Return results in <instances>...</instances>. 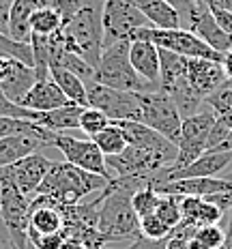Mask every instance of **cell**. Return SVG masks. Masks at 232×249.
<instances>
[{"label":"cell","mask_w":232,"mask_h":249,"mask_svg":"<svg viewBox=\"0 0 232 249\" xmlns=\"http://www.w3.org/2000/svg\"><path fill=\"white\" fill-rule=\"evenodd\" d=\"M189 241H192V238H185V236H178V234H170L168 243H166V249H189Z\"/></svg>","instance_id":"42"},{"label":"cell","mask_w":232,"mask_h":249,"mask_svg":"<svg viewBox=\"0 0 232 249\" xmlns=\"http://www.w3.org/2000/svg\"><path fill=\"white\" fill-rule=\"evenodd\" d=\"M209 9L213 13L215 22L219 24V28L232 39V11H224V9H217V7H209Z\"/></svg>","instance_id":"39"},{"label":"cell","mask_w":232,"mask_h":249,"mask_svg":"<svg viewBox=\"0 0 232 249\" xmlns=\"http://www.w3.org/2000/svg\"><path fill=\"white\" fill-rule=\"evenodd\" d=\"M86 103L89 107H97L110 121H138L142 118L140 92L118 90V88L90 82L86 86Z\"/></svg>","instance_id":"8"},{"label":"cell","mask_w":232,"mask_h":249,"mask_svg":"<svg viewBox=\"0 0 232 249\" xmlns=\"http://www.w3.org/2000/svg\"><path fill=\"white\" fill-rule=\"evenodd\" d=\"M232 189V180L221 178V176H204V178H180L170 180V183L155 185V191L159 196H177V198H209L215 194H224Z\"/></svg>","instance_id":"16"},{"label":"cell","mask_w":232,"mask_h":249,"mask_svg":"<svg viewBox=\"0 0 232 249\" xmlns=\"http://www.w3.org/2000/svg\"><path fill=\"white\" fill-rule=\"evenodd\" d=\"M217 249H226V247H217Z\"/></svg>","instance_id":"51"},{"label":"cell","mask_w":232,"mask_h":249,"mask_svg":"<svg viewBox=\"0 0 232 249\" xmlns=\"http://www.w3.org/2000/svg\"><path fill=\"white\" fill-rule=\"evenodd\" d=\"M103 0H82L69 22L56 33L65 52L82 56L90 67L99 65L103 52Z\"/></svg>","instance_id":"2"},{"label":"cell","mask_w":232,"mask_h":249,"mask_svg":"<svg viewBox=\"0 0 232 249\" xmlns=\"http://www.w3.org/2000/svg\"><path fill=\"white\" fill-rule=\"evenodd\" d=\"M180 28L194 33L196 37L202 39L213 50H217L219 54H226L232 50V39L219 28L204 0H194L187 11L180 13Z\"/></svg>","instance_id":"12"},{"label":"cell","mask_w":232,"mask_h":249,"mask_svg":"<svg viewBox=\"0 0 232 249\" xmlns=\"http://www.w3.org/2000/svg\"><path fill=\"white\" fill-rule=\"evenodd\" d=\"M106 163L110 168V172L116 176H125V178H138L142 183H151V178L157 172H161L163 168H168V161L161 159L159 155L144 150L138 146L127 144V148L118 155L106 157Z\"/></svg>","instance_id":"10"},{"label":"cell","mask_w":232,"mask_h":249,"mask_svg":"<svg viewBox=\"0 0 232 249\" xmlns=\"http://www.w3.org/2000/svg\"><path fill=\"white\" fill-rule=\"evenodd\" d=\"M155 215L163 221L168 228H177L180 221H183V213H180V198L177 196H161L157 204V211Z\"/></svg>","instance_id":"33"},{"label":"cell","mask_w":232,"mask_h":249,"mask_svg":"<svg viewBox=\"0 0 232 249\" xmlns=\"http://www.w3.org/2000/svg\"><path fill=\"white\" fill-rule=\"evenodd\" d=\"M159 198L161 196L155 191L153 185H144L140 189L133 194L131 198V204H133V211H136V215L140 217H146V215H153L155 211H157V204H159Z\"/></svg>","instance_id":"32"},{"label":"cell","mask_w":232,"mask_h":249,"mask_svg":"<svg viewBox=\"0 0 232 249\" xmlns=\"http://www.w3.org/2000/svg\"><path fill=\"white\" fill-rule=\"evenodd\" d=\"M39 7H50V9H56L58 13H63V7H65V0H37Z\"/></svg>","instance_id":"44"},{"label":"cell","mask_w":232,"mask_h":249,"mask_svg":"<svg viewBox=\"0 0 232 249\" xmlns=\"http://www.w3.org/2000/svg\"><path fill=\"white\" fill-rule=\"evenodd\" d=\"M110 180L89 170H82L69 161H52L45 178L41 180L35 196H48L58 204H80L89 194L103 191Z\"/></svg>","instance_id":"3"},{"label":"cell","mask_w":232,"mask_h":249,"mask_svg":"<svg viewBox=\"0 0 232 249\" xmlns=\"http://www.w3.org/2000/svg\"><path fill=\"white\" fill-rule=\"evenodd\" d=\"M118 127L123 129L127 138V144L144 150H151V153L159 155L161 159H166L168 165H172L177 161V155H178V146L172 144L168 138H163L159 131L151 129L148 124L138 123V121H114Z\"/></svg>","instance_id":"15"},{"label":"cell","mask_w":232,"mask_h":249,"mask_svg":"<svg viewBox=\"0 0 232 249\" xmlns=\"http://www.w3.org/2000/svg\"><path fill=\"white\" fill-rule=\"evenodd\" d=\"M39 9L37 0H13L9 11V37L30 41V18Z\"/></svg>","instance_id":"26"},{"label":"cell","mask_w":232,"mask_h":249,"mask_svg":"<svg viewBox=\"0 0 232 249\" xmlns=\"http://www.w3.org/2000/svg\"><path fill=\"white\" fill-rule=\"evenodd\" d=\"M63 28V15L56 9L50 7H39L30 18V35H43V37H52Z\"/></svg>","instance_id":"29"},{"label":"cell","mask_w":232,"mask_h":249,"mask_svg":"<svg viewBox=\"0 0 232 249\" xmlns=\"http://www.w3.org/2000/svg\"><path fill=\"white\" fill-rule=\"evenodd\" d=\"M146 183L138 178H125L114 176L101 191V206H99V232L106 243L116 241H136L142 236L140 232V217L136 215L131 198L140 187Z\"/></svg>","instance_id":"1"},{"label":"cell","mask_w":232,"mask_h":249,"mask_svg":"<svg viewBox=\"0 0 232 249\" xmlns=\"http://www.w3.org/2000/svg\"><path fill=\"white\" fill-rule=\"evenodd\" d=\"M0 56L19 60L24 65L33 67V48H30V41H18V39L9 37V35H0Z\"/></svg>","instance_id":"31"},{"label":"cell","mask_w":232,"mask_h":249,"mask_svg":"<svg viewBox=\"0 0 232 249\" xmlns=\"http://www.w3.org/2000/svg\"><path fill=\"white\" fill-rule=\"evenodd\" d=\"M140 232H142V236H146V238L161 241V238H168L170 234H172V228H168L153 213V215H146V217H142L140 219Z\"/></svg>","instance_id":"37"},{"label":"cell","mask_w":232,"mask_h":249,"mask_svg":"<svg viewBox=\"0 0 232 249\" xmlns=\"http://www.w3.org/2000/svg\"><path fill=\"white\" fill-rule=\"evenodd\" d=\"M110 123H112L110 118H107L101 110H97V107H84L82 114H80V129L89 138H92V136H97L99 131H103Z\"/></svg>","instance_id":"34"},{"label":"cell","mask_w":232,"mask_h":249,"mask_svg":"<svg viewBox=\"0 0 232 249\" xmlns=\"http://www.w3.org/2000/svg\"><path fill=\"white\" fill-rule=\"evenodd\" d=\"M69 103L71 101L67 99V95L58 88V84L52 77H48V80L35 82V86L28 90V95L24 97L19 106L37 110V112H50V110H56V107L69 106Z\"/></svg>","instance_id":"18"},{"label":"cell","mask_w":232,"mask_h":249,"mask_svg":"<svg viewBox=\"0 0 232 249\" xmlns=\"http://www.w3.org/2000/svg\"><path fill=\"white\" fill-rule=\"evenodd\" d=\"M50 168H52V161L48 157H43L41 153H33V155H26L24 159H19V161H15L11 165H4V168H0V170H2V174L7 176L24 196L35 198L41 180L45 178Z\"/></svg>","instance_id":"14"},{"label":"cell","mask_w":232,"mask_h":249,"mask_svg":"<svg viewBox=\"0 0 232 249\" xmlns=\"http://www.w3.org/2000/svg\"><path fill=\"white\" fill-rule=\"evenodd\" d=\"M103 48L116 41H131L133 30L151 26L131 0H103Z\"/></svg>","instance_id":"9"},{"label":"cell","mask_w":232,"mask_h":249,"mask_svg":"<svg viewBox=\"0 0 232 249\" xmlns=\"http://www.w3.org/2000/svg\"><path fill=\"white\" fill-rule=\"evenodd\" d=\"M13 0H0V35H9V11Z\"/></svg>","instance_id":"41"},{"label":"cell","mask_w":232,"mask_h":249,"mask_svg":"<svg viewBox=\"0 0 232 249\" xmlns=\"http://www.w3.org/2000/svg\"><path fill=\"white\" fill-rule=\"evenodd\" d=\"M129 60L136 73L146 82L159 86V48L151 41H131L129 43Z\"/></svg>","instance_id":"19"},{"label":"cell","mask_w":232,"mask_h":249,"mask_svg":"<svg viewBox=\"0 0 232 249\" xmlns=\"http://www.w3.org/2000/svg\"><path fill=\"white\" fill-rule=\"evenodd\" d=\"M129 43L131 41H116V43L103 48L99 65L95 67V82L118 88V90H129V92L157 90L159 86H155L144 80V77H140L136 73V69L131 67Z\"/></svg>","instance_id":"4"},{"label":"cell","mask_w":232,"mask_h":249,"mask_svg":"<svg viewBox=\"0 0 232 249\" xmlns=\"http://www.w3.org/2000/svg\"><path fill=\"white\" fill-rule=\"evenodd\" d=\"M155 28H180L178 11L166 0H131Z\"/></svg>","instance_id":"22"},{"label":"cell","mask_w":232,"mask_h":249,"mask_svg":"<svg viewBox=\"0 0 232 249\" xmlns=\"http://www.w3.org/2000/svg\"><path fill=\"white\" fill-rule=\"evenodd\" d=\"M90 140L97 144V146H99V150H101L103 155H106V157L118 155V153H123V150L127 148V138H125V133H123V129L118 127L114 121L107 124L103 131L97 133V136H92Z\"/></svg>","instance_id":"28"},{"label":"cell","mask_w":232,"mask_h":249,"mask_svg":"<svg viewBox=\"0 0 232 249\" xmlns=\"http://www.w3.org/2000/svg\"><path fill=\"white\" fill-rule=\"evenodd\" d=\"M50 77L58 84V88L65 92L71 103L89 107V103H86V82L82 77H77L75 73H71V71H67L65 67L58 65L50 67Z\"/></svg>","instance_id":"27"},{"label":"cell","mask_w":232,"mask_h":249,"mask_svg":"<svg viewBox=\"0 0 232 249\" xmlns=\"http://www.w3.org/2000/svg\"><path fill=\"white\" fill-rule=\"evenodd\" d=\"M28 238L35 249H60L67 241L63 232H56V234H28Z\"/></svg>","instance_id":"38"},{"label":"cell","mask_w":232,"mask_h":249,"mask_svg":"<svg viewBox=\"0 0 232 249\" xmlns=\"http://www.w3.org/2000/svg\"><path fill=\"white\" fill-rule=\"evenodd\" d=\"M187 82L202 99L213 95L217 88L228 82L224 73V67L217 60L209 58H189L187 60Z\"/></svg>","instance_id":"17"},{"label":"cell","mask_w":232,"mask_h":249,"mask_svg":"<svg viewBox=\"0 0 232 249\" xmlns=\"http://www.w3.org/2000/svg\"><path fill=\"white\" fill-rule=\"evenodd\" d=\"M232 163V150H206L194 163L185 165L174 172H157L151 178L148 185H161L170 180H180V178H204V176H217Z\"/></svg>","instance_id":"13"},{"label":"cell","mask_w":232,"mask_h":249,"mask_svg":"<svg viewBox=\"0 0 232 249\" xmlns=\"http://www.w3.org/2000/svg\"><path fill=\"white\" fill-rule=\"evenodd\" d=\"M0 249H13V245L7 243V241H0Z\"/></svg>","instance_id":"49"},{"label":"cell","mask_w":232,"mask_h":249,"mask_svg":"<svg viewBox=\"0 0 232 249\" xmlns=\"http://www.w3.org/2000/svg\"><path fill=\"white\" fill-rule=\"evenodd\" d=\"M228 211H230V215H228V230L224 232V234H226L224 247H226V249H232V209H228Z\"/></svg>","instance_id":"46"},{"label":"cell","mask_w":232,"mask_h":249,"mask_svg":"<svg viewBox=\"0 0 232 249\" xmlns=\"http://www.w3.org/2000/svg\"><path fill=\"white\" fill-rule=\"evenodd\" d=\"M209 7H217L224 9V11H232V0H204Z\"/></svg>","instance_id":"45"},{"label":"cell","mask_w":232,"mask_h":249,"mask_svg":"<svg viewBox=\"0 0 232 249\" xmlns=\"http://www.w3.org/2000/svg\"><path fill=\"white\" fill-rule=\"evenodd\" d=\"M60 249H86V247L82 245L80 241H75V238H67V241H65V245L60 247Z\"/></svg>","instance_id":"48"},{"label":"cell","mask_w":232,"mask_h":249,"mask_svg":"<svg viewBox=\"0 0 232 249\" xmlns=\"http://www.w3.org/2000/svg\"><path fill=\"white\" fill-rule=\"evenodd\" d=\"M180 213H183V219L198 221L200 226H217L224 217V211L217 204L204 198H196V196L180 198Z\"/></svg>","instance_id":"25"},{"label":"cell","mask_w":232,"mask_h":249,"mask_svg":"<svg viewBox=\"0 0 232 249\" xmlns=\"http://www.w3.org/2000/svg\"><path fill=\"white\" fill-rule=\"evenodd\" d=\"M166 243H168V238L153 241V238L140 236V238H136V241H131V245L125 247V249H166ZM101 249H112V247H101Z\"/></svg>","instance_id":"40"},{"label":"cell","mask_w":232,"mask_h":249,"mask_svg":"<svg viewBox=\"0 0 232 249\" xmlns=\"http://www.w3.org/2000/svg\"><path fill=\"white\" fill-rule=\"evenodd\" d=\"M45 146H50L45 140H41L37 136H28V133L0 138V168L19 161L26 155L41 153V148H45Z\"/></svg>","instance_id":"21"},{"label":"cell","mask_w":232,"mask_h":249,"mask_svg":"<svg viewBox=\"0 0 232 249\" xmlns=\"http://www.w3.org/2000/svg\"><path fill=\"white\" fill-rule=\"evenodd\" d=\"M140 103H142V118L140 123L148 124L151 129L159 131L163 138H168L172 144L178 146L180 140V124H183V116H180L177 103L166 90L157 88V90L140 92Z\"/></svg>","instance_id":"7"},{"label":"cell","mask_w":232,"mask_h":249,"mask_svg":"<svg viewBox=\"0 0 232 249\" xmlns=\"http://www.w3.org/2000/svg\"><path fill=\"white\" fill-rule=\"evenodd\" d=\"M196 243L200 245V249H217V247H224V230L219 226H200L196 230Z\"/></svg>","instance_id":"36"},{"label":"cell","mask_w":232,"mask_h":249,"mask_svg":"<svg viewBox=\"0 0 232 249\" xmlns=\"http://www.w3.org/2000/svg\"><path fill=\"white\" fill-rule=\"evenodd\" d=\"M215 121H217V114L211 110L206 103L198 114L183 118L177 161H174L172 165H168V168H163V172H174V170L185 168V165L194 163L202 153H206L209 136H211V129H213Z\"/></svg>","instance_id":"6"},{"label":"cell","mask_w":232,"mask_h":249,"mask_svg":"<svg viewBox=\"0 0 232 249\" xmlns=\"http://www.w3.org/2000/svg\"><path fill=\"white\" fill-rule=\"evenodd\" d=\"M206 150H232V112L217 116L211 129Z\"/></svg>","instance_id":"30"},{"label":"cell","mask_w":232,"mask_h":249,"mask_svg":"<svg viewBox=\"0 0 232 249\" xmlns=\"http://www.w3.org/2000/svg\"><path fill=\"white\" fill-rule=\"evenodd\" d=\"M84 110V106L77 103H69L65 107H56L50 112H39L37 124L50 129L54 133H67L69 129H80V114Z\"/></svg>","instance_id":"23"},{"label":"cell","mask_w":232,"mask_h":249,"mask_svg":"<svg viewBox=\"0 0 232 249\" xmlns=\"http://www.w3.org/2000/svg\"><path fill=\"white\" fill-rule=\"evenodd\" d=\"M232 165V163H230ZM221 178H228V180H232V168H230V172H226V176H221Z\"/></svg>","instance_id":"50"},{"label":"cell","mask_w":232,"mask_h":249,"mask_svg":"<svg viewBox=\"0 0 232 249\" xmlns=\"http://www.w3.org/2000/svg\"><path fill=\"white\" fill-rule=\"evenodd\" d=\"M187 56L159 48V88L170 90L178 82L187 80Z\"/></svg>","instance_id":"24"},{"label":"cell","mask_w":232,"mask_h":249,"mask_svg":"<svg viewBox=\"0 0 232 249\" xmlns=\"http://www.w3.org/2000/svg\"><path fill=\"white\" fill-rule=\"evenodd\" d=\"M151 41L157 48L174 52V54L187 56V58H209L221 62L224 54L206 45L202 39H198L194 33L185 28H155V26H144V28L133 30L131 41Z\"/></svg>","instance_id":"5"},{"label":"cell","mask_w":232,"mask_h":249,"mask_svg":"<svg viewBox=\"0 0 232 249\" xmlns=\"http://www.w3.org/2000/svg\"><path fill=\"white\" fill-rule=\"evenodd\" d=\"M52 146H56L63 153L65 161L77 165L82 170H89L92 174H99L103 178L112 180L110 168L106 163V155L99 150L95 142L90 138L86 140H80V138H73V136H67V133H54L52 138Z\"/></svg>","instance_id":"11"},{"label":"cell","mask_w":232,"mask_h":249,"mask_svg":"<svg viewBox=\"0 0 232 249\" xmlns=\"http://www.w3.org/2000/svg\"><path fill=\"white\" fill-rule=\"evenodd\" d=\"M11 60H13V58H4V56H0V84H2V80H4V77H7V73H9Z\"/></svg>","instance_id":"47"},{"label":"cell","mask_w":232,"mask_h":249,"mask_svg":"<svg viewBox=\"0 0 232 249\" xmlns=\"http://www.w3.org/2000/svg\"><path fill=\"white\" fill-rule=\"evenodd\" d=\"M204 103L211 107L215 114H228L232 112V82L228 80L221 88H217V90L213 92V95H209L204 99Z\"/></svg>","instance_id":"35"},{"label":"cell","mask_w":232,"mask_h":249,"mask_svg":"<svg viewBox=\"0 0 232 249\" xmlns=\"http://www.w3.org/2000/svg\"><path fill=\"white\" fill-rule=\"evenodd\" d=\"M37 77H35V69L19 60H11L9 73L0 84V92L13 103H22V99L28 95V90L35 86Z\"/></svg>","instance_id":"20"},{"label":"cell","mask_w":232,"mask_h":249,"mask_svg":"<svg viewBox=\"0 0 232 249\" xmlns=\"http://www.w3.org/2000/svg\"><path fill=\"white\" fill-rule=\"evenodd\" d=\"M221 67H224L226 77H228V80L232 82V50L224 54V58H221Z\"/></svg>","instance_id":"43"}]
</instances>
